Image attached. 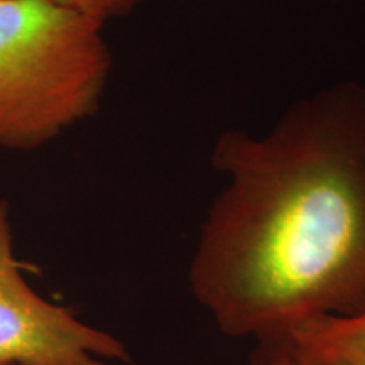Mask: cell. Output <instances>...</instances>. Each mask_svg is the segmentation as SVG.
I'll return each mask as SVG.
<instances>
[{
  "instance_id": "1",
  "label": "cell",
  "mask_w": 365,
  "mask_h": 365,
  "mask_svg": "<svg viewBox=\"0 0 365 365\" xmlns=\"http://www.w3.org/2000/svg\"><path fill=\"white\" fill-rule=\"evenodd\" d=\"M212 161L225 185L188 282L218 330L266 345L365 312V85L314 91L262 134L223 132Z\"/></svg>"
},
{
  "instance_id": "2",
  "label": "cell",
  "mask_w": 365,
  "mask_h": 365,
  "mask_svg": "<svg viewBox=\"0 0 365 365\" xmlns=\"http://www.w3.org/2000/svg\"><path fill=\"white\" fill-rule=\"evenodd\" d=\"M103 26L51 0H0V149L38 148L97 112Z\"/></svg>"
},
{
  "instance_id": "3",
  "label": "cell",
  "mask_w": 365,
  "mask_h": 365,
  "mask_svg": "<svg viewBox=\"0 0 365 365\" xmlns=\"http://www.w3.org/2000/svg\"><path fill=\"white\" fill-rule=\"evenodd\" d=\"M129 354L112 333L86 325L27 284L0 200V364L110 365Z\"/></svg>"
},
{
  "instance_id": "4",
  "label": "cell",
  "mask_w": 365,
  "mask_h": 365,
  "mask_svg": "<svg viewBox=\"0 0 365 365\" xmlns=\"http://www.w3.org/2000/svg\"><path fill=\"white\" fill-rule=\"evenodd\" d=\"M261 349L284 350L298 362L352 355L365 357V312L350 318L309 319L281 339L261 345Z\"/></svg>"
},
{
  "instance_id": "5",
  "label": "cell",
  "mask_w": 365,
  "mask_h": 365,
  "mask_svg": "<svg viewBox=\"0 0 365 365\" xmlns=\"http://www.w3.org/2000/svg\"><path fill=\"white\" fill-rule=\"evenodd\" d=\"M58 6L73 9L102 22L129 12L143 0H51Z\"/></svg>"
},
{
  "instance_id": "6",
  "label": "cell",
  "mask_w": 365,
  "mask_h": 365,
  "mask_svg": "<svg viewBox=\"0 0 365 365\" xmlns=\"http://www.w3.org/2000/svg\"><path fill=\"white\" fill-rule=\"evenodd\" d=\"M257 365H299L289 354L279 349H259Z\"/></svg>"
},
{
  "instance_id": "7",
  "label": "cell",
  "mask_w": 365,
  "mask_h": 365,
  "mask_svg": "<svg viewBox=\"0 0 365 365\" xmlns=\"http://www.w3.org/2000/svg\"><path fill=\"white\" fill-rule=\"evenodd\" d=\"M298 362V360H296ZM299 365H365V357L360 355H352V357H333V359H322L312 360V362H298Z\"/></svg>"
},
{
  "instance_id": "8",
  "label": "cell",
  "mask_w": 365,
  "mask_h": 365,
  "mask_svg": "<svg viewBox=\"0 0 365 365\" xmlns=\"http://www.w3.org/2000/svg\"><path fill=\"white\" fill-rule=\"evenodd\" d=\"M0 365H16V364H0Z\"/></svg>"
}]
</instances>
